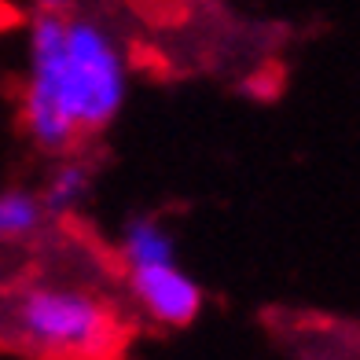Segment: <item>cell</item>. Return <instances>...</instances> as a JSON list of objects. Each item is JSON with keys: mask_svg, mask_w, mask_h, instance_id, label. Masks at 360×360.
I'll use <instances>...</instances> for the list:
<instances>
[{"mask_svg": "<svg viewBox=\"0 0 360 360\" xmlns=\"http://www.w3.org/2000/svg\"><path fill=\"white\" fill-rule=\"evenodd\" d=\"M22 129L41 151L70 147L107 129L129 96V67L100 22L37 11L26 41Z\"/></svg>", "mask_w": 360, "mask_h": 360, "instance_id": "1", "label": "cell"}, {"mask_svg": "<svg viewBox=\"0 0 360 360\" xmlns=\"http://www.w3.org/2000/svg\"><path fill=\"white\" fill-rule=\"evenodd\" d=\"M122 320L103 294L63 280H30L0 294V346L34 360H114Z\"/></svg>", "mask_w": 360, "mask_h": 360, "instance_id": "2", "label": "cell"}, {"mask_svg": "<svg viewBox=\"0 0 360 360\" xmlns=\"http://www.w3.org/2000/svg\"><path fill=\"white\" fill-rule=\"evenodd\" d=\"M129 294H133V305L140 313L147 320L162 323V327H184L199 316V309H202L199 283H195L176 261L129 269Z\"/></svg>", "mask_w": 360, "mask_h": 360, "instance_id": "3", "label": "cell"}, {"mask_svg": "<svg viewBox=\"0 0 360 360\" xmlns=\"http://www.w3.org/2000/svg\"><path fill=\"white\" fill-rule=\"evenodd\" d=\"M118 250L125 269H143V265H162V261H176V243L173 232L158 217H129L122 228Z\"/></svg>", "mask_w": 360, "mask_h": 360, "instance_id": "4", "label": "cell"}, {"mask_svg": "<svg viewBox=\"0 0 360 360\" xmlns=\"http://www.w3.org/2000/svg\"><path fill=\"white\" fill-rule=\"evenodd\" d=\"M48 214L30 188H0V247H19L44 232Z\"/></svg>", "mask_w": 360, "mask_h": 360, "instance_id": "5", "label": "cell"}, {"mask_svg": "<svg viewBox=\"0 0 360 360\" xmlns=\"http://www.w3.org/2000/svg\"><path fill=\"white\" fill-rule=\"evenodd\" d=\"M89 188H92V169H89V162H81V158H63L59 166L48 173L44 188L37 191L48 221H59V217L74 214V210L89 199Z\"/></svg>", "mask_w": 360, "mask_h": 360, "instance_id": "6", "label": "cell"}, {"mask_svg": "<svg viewBox=\"0 0 360 360\" xmlns=\"http://www.w3.org/2000/svg\"><path fill=\"white\" fill-rule=\"evenodd\" d=\"M74 0H37V11H52V15H67Z\"/></svg>", "mask_w": 360, "mask_h": 360, "instance_id": "7", "label": "cell"}, {"mask_svg": "<svg viewBox=\"0 0 360 360\" xmlns=\"http://www.w3.org/2000/svg\"><path fill=\"white\" fill-rule=\"evenodd\" d=\"M4 19H8V8H4V4H0V22H4Z\"/></svg>", "mask_w": 360, "mask_h": 360, "instance_id": "8", "label": "cell"}]
</instances>
